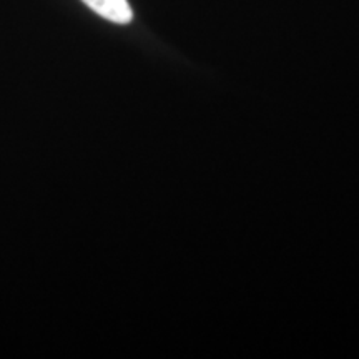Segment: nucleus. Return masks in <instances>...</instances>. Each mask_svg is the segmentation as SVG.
Wrapping results in <instances>:
<instances>
[{
    "instance_id": "1",
    "label": "nucleus",
    "mask_w": 359,
    "mask_h": 359,
    "mask_svg": "<svg viewBox=\"0 0 359 359\" xmlns=\"http://www.w3.org/2000/svg\"><path fill=\"white\" fill-rule=\"evenodd\" d=\"M85 6L114 24H128L133 12L127 0H82Z\"/></svg>"
}]
</instances>
